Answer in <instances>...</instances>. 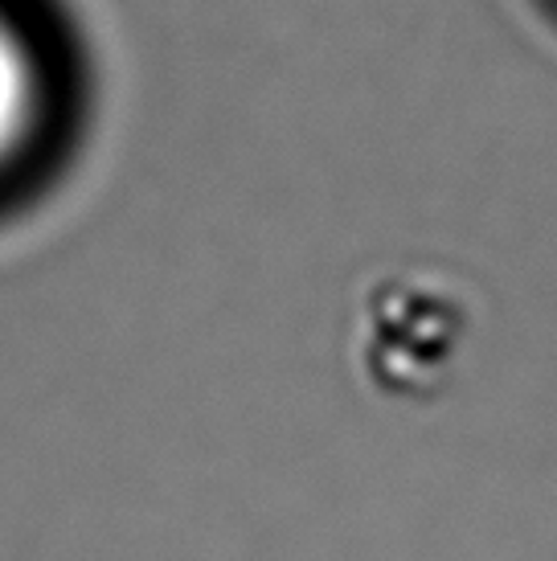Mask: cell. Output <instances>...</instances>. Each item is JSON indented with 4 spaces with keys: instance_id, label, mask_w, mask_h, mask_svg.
<instances>
[{
    "instance_id": "obj_1",
    "label": "cell",
    "mask_w": 557,
    "mask_h": 561,
    "mask_svg": "<svg viewBox=\"0 0 557 561\" xmlns=\"http://www.w3.org/2000/svg\"><path fill=\"white\" fill-rule=\"evenodd\" d=\"M46 111V70L25 30L0 9V169L30 148Z\"/></svg>"
}]
</instances>
